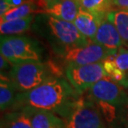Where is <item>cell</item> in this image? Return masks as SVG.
Wrapping results in <instances>:
<instances>
[{"mask_svg":"<svg viewBox=\"0 0 128 128\" xmlns=\"http://www.w3.org/2000/svg\"><path fill=\"white\" fill-rule=\"evenodd\" d=\"M72 88H74L71 83L63 79L50 78L37 88L18 96L15 105H24L26 106L24 109L58 112L66 117L76 102L73 101Z\"/></svg>","mask_w":128,"mask_h":128,"instance_id":"cell-1","label":"cell"},{"mask_svg":"<svg viewBox=\"0 0 128 128\" xmlns=\"http://www.w3.org/2000/svg\"><path fill=\"white\" fill-rule=\"evenodd\" d=\"M9 80L17 91L25 92L49 80V68L40 61H29L14 65L9 72Z\"/></svg>","mask_w":128,"mask_h":128,"instance_id":"cell-2","label":"cell"},{"mask_svg":"<svg viewBox=\"0 0 128 128\" xmlns=\"http://www.w3.org/2000/svg\"><path fill=\"white\" fill-rule=\"evenodd\" d=\"M0 51L1 55L4 56L12 66L29 61H40L41 58L37 45L26 37H2Z\"/></svg>","mask_w":128,"mask_h":128,"instance_id":"cell-3","label":"cell"},{"mask_svg":"<svg viewBox=\"0 0 128 128\" xmlns=\"http://www.w3.org/2000/svg\"><path fill=\"white\" fill-rule=\"evenodd\" d=\"M116 53L93 41H90L84 46L65 48L62 56L68 65H88L103 62Z\"/></svg>","mask_w":128,"mask_h":128,"instance_id":"cell-4","label":"cell"},{"mask_svg":"<svg viewBox=\"0 0 128 128\" xmlns=\"http://www.w3.org/2000/svg\"><path fill=\"white\" fill-rule=\"evenodd\" d=\"M66 74L71 85L79 92L89 89L107 76L103 62L88 65H68Z\"/></svg>","mask_w":128,"mask_h":128,"instance_id":"cell-5","label":"cell"},{"mask_svg":"<svg viewBox=\"0 0 128 128\" xmlns=\"http://www.w3.org/2000/svg\"><path fill=\"white\" fill-rule=\"evenodd\" d=\"M66 118L65 128H104L100 111L91 102L76 101Z\"/></svg>","mask_w":128,"mask_h":128,"instance_id":"cell-6","label":"cell"},{"mask_svg":"<svg viewBox=\"0 0 128 128\" xmlns=\"http://www.w3.org/2000/svg\"><path fill=\"white\" fill-rule=\"evenodd\" d=\"M48 24L52 34L65 48L84 46L91 41L79 32L73 22L48 17Z\"/></svg>","mask_w":128,"mask_h":128,"instance_id":"cell-7","label":"cell"},{"mask_svg":"<svg viewBox=\"0 0 128 128\" xmlns=\"http://www.w3.org/2000/svg\"><path fill=\"white\" fill-rule=\"evenodd\" d=\"M38 14H45L58 19L73 22L81 6L78 0H35Z\"/></svg>","mask_w":128,"mask_h":128,"instance_id":"cell-8","label":"cell"},{"mask_svg":"<svg viewBox=\"0 0 128 128\" xmlns=\"http://www.w3.org/2000/svg\"><path fill=\"white\" fill-rule=\"evenodd\" d=\"M92 96L102 102L111 105H125L128 103V96L123 86L106 76L89 88Z\"/></svg>","mask_w":128,"mask_h":128,"instance_id":"cell-9","label":"cell"},{"mask_svg":"<svg viewBox=\"0 0 128 128\" xmlns=\"http://www.w3.org/2000/svg\"><path fill=\"white\" fill-rule=\"evenodd\" d=\"M93 42L114 52H117L124 43L116 28L106 17L103 18L100 22Z\"/></svg>","mask_w":128,"mask_h":128,"instance_id":"cell-10","label":"cell"},{"mask_svg":"<svg viewBox=\"0 0 128 128\" xmlns=\"http://www.w3.org/2000/svg\"><path fill=\"white\" fill-rule=\"evenodd\" d=\"M105 17H100L98 15L81 8L73 22L76 28L84 37L89 40L93 41L99 28L100 22Z\"/></svg>","mask_w":128,"mask_h":128,"instance_id":"cell-11","label":"cell"},{"mask_svg":"<svg viewBox=\"0 0 128 128\" xmlns=\"http://www.w3.org/2000/svg\"><path fill=\"white\" fill-rule=\"evenodd\" d=\"M28 110L30 113L32 128H65V122L55 113L41 110Z\"/></svg>","mask_w":128,"mask_h":128,"instance_id":"cell-12","label":"cell"},{"mask_svg":"<svg viewBox=\"0 0 128 128\" xmlns=\"http://www.w3.org/2000/svg\"><path fill=\"white\" fill-rule=\"evenodd\" d=\"M33 22V14L24 18L0 21V32L2 36H14L28 30Z\"/></svg>","mask_w":128,"mask_h":128,"instance_id":"cell-13","label":"cell"},{"mask_svg":"<svg viewBox=\"0 0 128 128\" xmlns=\"http://www.w3.org/2000/svg\"><path fill=\"white\" fill-rule=\"evenodd\" d=\"M16 88L12 85L8 78L1 74L0 82V107L1 111H5L12 107L16 102L17 96L15 95Z\"/></svg>","mask_w":128,"mask_h":128,"instance_id":"cell-14","label":"cell"},{"mask_svg":"<svg viewBox=\"0 0 128 128\" xmlns=\"http://www.w3.org/2000/svg\"><path fill=\"white\" fill-rule=\"evenodd\" d=\"M37 12L38 7L35 0H28L19 6L11 8L6 14L2 15L0 19L1 21H9V20L24 18L28 17Z\"/></svg>","mask_w":128,"mask_h":128,"instance_id":"cell-15","label":"cell"},{"mask_svg":"<svg viewBox=\"0 0 128 128\" xmlns=\"http://www.w3.org/2000/svg\"><path fill=\"white\" fill-rule=\"evenodd\" d=\"M106 17L115 25L124 42H128V10H111Z\"/></svg>","mask_w":128,"mask_h":128,"instance_id":"cell-16","label":"cell"},{"mask_svg":"<svg viewBox=\"0 0 128 128\" xmlns=\"http://www.w3.org/2000/svg\"><path fill=\"white\" fill-rule=\"evenodd\" d=\"M2 123V128H32L30 113L25 109L7 114Z\"/></svg>","mask_w":128,"mask_h":128,"instance_id":"cell-17","label":"cell"},{"mask_svg":"<svg viewBox=\"0 0 128 128\" xmlns=\"http://www.w3.org/2000/svg\"><path fill=\"white\" fill-rule=\"evenodd\" d=\"M113 0H78L81 8L96 14L100 17H105L112 7Z\"/></svg>","mask_w":128,"mask_h":128,"instance_id":"cell-18","label":"cell"},{"mask_svg":"<svg viewBox=\"0 0 128 128\" xmlns=\"http://www.w3.org/2000/svg\"><path fill=\"white\" fill-rule=\"evenodd\" d=\"M103 66L107 76H110L112 80L118 82L121 85H128L126 76L125 73L116 65L113 60V55L110 56L106 60L103 61Z\"/></svg>","mask_w":128,"mask_h":128,"instance_id":"cell-19","label":"cell"},{"mask_svg":"<svg viewBox=\"0 0 128 128\" xmlns=\"http://www.w3.org/2000/svg\"><path fill=\"white\" fill-rule=\"evenodd\" d=\"M113 60L116 65L128 76V50L121 48L113 55Z\"/></svg>","mask_w":128,"mask_h":128,"instance_id":"cell-20","label":"cell"},{"mask_svg":"<svg viewBox=\"0 0 128 128\" xmlns=\"http://www.w3.org/2000/svg\"><path fill=\"white\" fill-rule=\"evenodd\" d=\"M112 7L116 8V9L128 10V0H113Z\"/></svg>","mask_w":128,"mask_h":128,"instance_id":"cell-21","label":"cell"},{"mask_svg":"<svg viewBox=\"0 0 128 128\" xmlns=\"http://www.w3.org/2000/svg\"><path fill=\"white\" fill-rule=\"evenodd\" d=\"M0 59H1V70L2 71L5 70V69H7L8 68H9L10 65L12 66V64L10 63L2 55H1V57H0Z\"/></svg>","mask_w":128,"mask_h":128,"instance_id":"cell-22","label":"cell"},{"mask_svg":"<svg viewBox=\"0 0 128 128\" xmlns=\"http://www.w3.org/2000/svg\"><path fill=\"white\" fill-rule=\"evenodd\" d=\"M126 128H128V118L126 121Z\"/></svg>","mask_w":128,"mask_h":128,"instance_id":"cell-23","label":"cell"}]
</instances>
